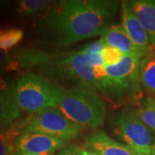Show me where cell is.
Listing matches in <instances>:
<instances>
[{
	"mask_svg": "<svg viewBox=\"0 0 155 155\" xmlns=\"http://www.w3.org/2000/svg\"><path fill=\"white\" fill-rule=\"evenodd\" d=\"M110 0H67L52 9L39 23L41 31L56 47L102 35L118 10Z\"/></svg>",
	"mask_w": 155,
	"mask_h": 155,
	"instance_id": "1",
	"label": "cell"
},
{
	"mask_svg": "<svg viewBox=\"0 0 155 155\" xmlns=\"http://www.w3.org/2000/svg\"><path fill=\"white\" fill-rule=\"evenodd\" d=\"M65 90L50 80L34 73L18 77L14 84V96L21 111L35 114L57 108Z\"/></svg>",
	"mask_w": 155,
	"mask_h": 155,
	"instance_id": "2",
	"label": "cell"
},
{
	"mask_svg": "<svg viewBox=\"0 0 155 155\" xmlns=\"http://www.w3.org/2000/svg\"><path fill=\"white\" fill-rule=\"evenodd\" d=\"M68 119L82 127L97 128L106 119V106L97 95L87 90L65 91L57 107Z\"/></svg>",
	"mask_w": 155,
	"mask_h": 155,
	"instance_id": "3",
	"label": "cell"
},
{
	"mask_svg": "<svg viewBox=\"0 0 155 155\" xmlns=\"http://www.w3.org/2000/svg\"><path fill=\"white\" fill-rule=\"evenodd\" d=\"M49 66L52 72L61 80L76 84L78 89L87 90L94 93L98 91L94 67L89 56L82 51L54 60Z\"/></svg>",
	"mask_w": 155,
	"mask_h": 155,
	"instance_id": "4",
	"label": "cell"
},
{
	"mask_svg": "<svg viewBox=\"0 0 155 155\" xmlns=\"http://www.w3.org/2000/svg\"><path fill=\"white\" fill-rule=\"evenodd\" d=\"M116 128L118 135L136 154L155 155V138L137 111H121L116 120Z\"/></svg>",
	"mask_w": 155,
	"mask_h": 155,
	"instance_id": "5",
	"label": "cell"
},
{
	"mask_svg": "<svg viewBox=\"0 0 155 155\" xmlns=\"http://www.w3.org/2000/svg\"><path fill=\"white\" fill-rule=\"evenodd\" d=\"M82 127L68 119L58 108H50L32 114L26 121L22 132H38L66 141L77 138Z\"/></svg>",
	"mask_w": 155,
	"mask_h": 155,
	"instance_id": "6",
	"label": "cell"
},
{
	"mask_svg": "<svg viewBox=\"0 0 155 155\" xmlns=\"http://www.w3.org/2000/svg\"><path fill=\"white\" fill-rule=\"evenodd\" d=\"M141 57L124 54L121 61L115 66L104 67L106 82L104 93L122 97L139 81V67Z\"/></svg>",
	"mask_w": 155,
	"mask_h": 155,
	"instance_id": "7",
	"label": "cell"
},
{
	"mask_svg": "<svg viewBox=\"0 0 155 155\" xmlns=\"http://www.w3.org/2000/svg\"><path fill=\"white\" fill-rule=\"evenodd\" d=\"M67 141L38 132H22L15 140V152L28 155H54Z\"/></svg>",
	"mask_w": 155,
	"mask_h": 155,
	"instance_id": "8",
	"label": "cell"
},
{
	"mask_svg": "<svg viewBox=\"0 0 155 155\" xmlns=\"http://www.w3.org/2000/svg\"><path fill=\"white\" fill-rule=\"evenodd\" d=\"M122 26L134 44L145 53L149 54L153 46L149 36L127 1H123L122 4Z\"/></svg>",
	"mask_w": 155,
	"mask_h": 155,
	"instance_id": "9",
	"label": "cell"
},
{
	"mask_svg": "<svg viewBox=\"0 0 155 155\" xmlns=\"http://www.w3.org/2000/svg\"><path fill=\"white\" fill-rule=\"evenodd\" d=\"M85 147L98 155H137L127 145L116 141L102 130L90 134L85 140Z\"/></svg>",
	"mask_w": 155,
	"mask_h": 155,
	"instance_id": "10",
	"label": "cell"
},
{
	"mask_svg": "<svg viewBox=\"0 0 155 155\" xmlns=\"http://www.w3.org/2000/svg\"><path fill=\"white\" fill-rule=\"evenodd\" d=\"M100 41L105 46L119 50L123 54H134L141 58L147 54L134 44L122 25L109 26L101 35Z\"/></svg>",
	"mask_w": 155,
	"mask_h": 155,
	"instance_id": "11",
	"label": "cell"
},
{
	"mask_svg": "<svg viewBox=\"0 0 155 155\" xmlns=\"http://www.w3.org/2000/svg\"><path fill=\"white\" fill-rule=\"evenodd\" d=\"M127 3L144 27L152 45L155 46V0H133Z\"/></svg>",
	"mask_w": 155,
	"mask_h": 155,
	"instance_id": "12",
	"label": "cell"
},
{
	"mask_svg": "<svg viewBox=\"0 0 155 155\" xmlns=\"http://www.w3.org/2000/svg\"><path fill=\"white\" fill-rule=\"evenodd\" d=\"M139 81L148 91L155 94V52L141 58L139 67Z\"/></svg>",
	"mask_w": 155,
	"mask_h": 155,
	"instance_id": "13",
	"label": "cell"
},
{
	"mask_svg": "<svg viewBox=\"0 0 155 155\" xmlns=\"http://www.w3.org/2000/svg\"><path fill=\"white\" fill-rule=\"evenodd\" d=\"M21 116V110L14 96V83L11 88L0 91V120L14 121Z\"/></svg>",
	"mask_w": 155,
	"mask_h": 155,
	"instance_id": "14",
	"label": "cell"
},
{
	"mask_svg": "<svg viewBox=\"0 0 155 155\" xmlns=\"http://www.w3.org/2000/svg\"><path fill=\"white\" fill-rule=\"evenodd\" d=\"M23 35V30L21 28H0V48L5 51L11 49L22 41Z\"/></svg>",
	"mask_w": 155,
	"mask_h": 155,
	"instance_id": "15",
	"label": "cell"
},
{
	"mask_svg": "<svg viewBox=\"0 0 155 155\" xmlns=\"http://www.w3.org/2000/svg\"><path fill=\"white\" fill-rule=\"evenodd\" d=\"M140 119L147 126L155 131V99L147 97L140 101V107L137 111Z\"/></svg>",
	"mask_w": 155,
	"mask_h": 155,
	"instance_id": "16",
	"label": "cell"
},
{
	"mask_svg": "<svg viewBox=\"0 0 155 155\" xmlns=\"http://www.w3.org/2000/svg\"><path fill=\"white\" fill-rule=\"evenodd\" d=\"M49 4L48 0H22L17 5V12L21 16L28 17L42 11Z\"/></svg>",
	"mask_w": 155,
	"mask_h": 155,
	"instance_id": "17",
	"label": "cell"
},
{
	"mask_svg": "<svg viewBox=\"0 0 155 155\" xmlns=\"http://www.w3.org/2000/svg\"><path fill=\"white\" fill-rule=\"evenodd\" d=\"M17 126L0 136V155H13L15 153V140L20 134Z\"/></svg>",
	"mask_w": 155,
	"mask_h": 155,
	"instance_id": "18",
	"label": "cell"
},
{
	"mask_svg": "<svg viewBox=\"0 0 155 155\" xmlns=\"http://www.w3.org/2000/svg\"><path fill=\"white\" fill-rule=\"evenodd\" d=\"M123 55L124 54L119 50L108 46H106L104 49L101 53V57L104 67H110L118 64L121 61Z\"/></svg>",
	"mask_w": 155,
	"mask_h": 155,
	"instance_id": "19",
	"label": "cell"
},
{
	"mask_svg": "<svg viewBox=\"0 0 155 155\" xmlns=\"http://www.w3.org/2000/svg\"><path fill=\"white\" fill-rule=\"evenodd\" d=\"M106 46L101 41H95L93 43L87 45L83 50L82 52H84V54H86L87 55H93V54H100L103 50L104 49Z\"/></svg>",
	"mask_w": 155,
	"mask_h": 155,
	"instance_id": "20",
	"label": "cell"
},
{
	"mask_svg": "<svg viewBox=\"0 0 155 155\" xmlns=\"http://www.w3.org/2000/svg\"><path fill=\"white\" fill-rule=\"evenodd\" d=\"M12 54L9 51H5V50L0 48V69L5 68L6 69L7 67L10 65L12 61Z\"/></svg>",
	"mask_w": 155,
	"mask_h": 155,
	"instance_id": "21",
	"label": "cell"
},
{
	"mask_svg": "<svg viewBox=\"0 0 155 155\" xmlns=\"http://www.w3.org/2000/svg\"><path fill=\"white\" fill-rule=\"evenodd\" d=\"M81 151L82 149L79 147L72 145V146H67L63 149H61L57 155H80Z\"/></svg>",
	"mask_w": 155,
	"mask_h": 155,
	"instance_id": "22",
	"label": "cell"
},
{
	"mask_svg": "<svg viewBox=\"0 0 155 155\" xmlns=\"http://www.w3.org/2000/svg\"><path fill=\"white\" fill-rule=\"evenodd\" d=\"M16 126L14 121H5V120H0V136L10 131Z\"/></svg>",
	"mask_w": 155,
	"mask_h": 155,
	"instance_id": "23",
	"label": "cell"
},
{
	"mask_svg": "<svg viewBox=\"0 0 155 155\" xmlns=\"http://www.w3.org/2000/svg\"><path fill=\"white\" fill-rule=\"evenodd\" d=\"M80 155H98V154L95 153L94 152H91V151H90V150L82 149V151H81V154Z\"/></svg>",
	"mask_w": 155,
	"mask_h": 155,
	"instance_id": "24",
	"label": "cell"
},
{
	"mask_svg": "<svg viewBox=\"0 0 155 155\" xmlns=\"http://www.w3.org/2000/svg\"><path fill=\"white\" fill-rule=\"evenodd\" d=\"M13 155H28V154H24V153H17V152H15Z\"/></svg>",
	"mask_w": 155,
	"mask_h": 155,
	"instance_id": "25",
	"label": "cell"
},
{
	"mask_svg": "<svg viewBox=\"0 0 155 155\" xmlns=\"http://www.w3.org/2000/svg\"><path fill=\"white\" fill-rule=\"evenodd\" d=\"M154 134H155V131H154ZM154 147H155V140H154Z\"/></svg>",
	"mask_w": 155,
	"mask_h": 155,
	"instance_id": "26",
	"label": "cell"
}]
</instances>
